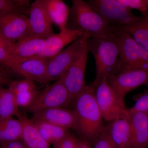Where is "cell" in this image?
<instances>
[{
	"mask_svg": "<svg viewBox=\"0 0 148 148\" xmlns=\"http://www.w3.org/2000/svg\"><path fill=\"white\" fill-rule=\"evenodd\" d=\"M127 119L131 131L130 148H148V115L130 109Z\"/></svg>",
	"mask_w": 148,
	"mask_h": 148,
	"instance_id": "obj_17",
	"label": "cell"
},
{
	"mask_svg": "<svg viewBox=\"0 0 148 148\" xmlns=\"http://www.w3.org/2000/svg\"><path fill=\"white\" fill-rule=\"evenodd\" d=\"M79 148H91L90 144L89 142L84 139L80 140Z\"/></svg>",
	"mask_w": 148,
	"mask_h": 148,
	"instance_id": "obj_36",
	"label": "cell"
},
{
	"mask_svg": "<svg viewBox=\"0 0 148 148\" xmlns=\"http://www.w3.org/2000/svg\"><path fill=\"white\" fill-rule=\"evenodd\" d=\"M145 3L147 11L148 12V0H145Z\"/></svg>",
	"mask_w": 148,
	"mask_h": 148,
	"instance_id": "obj_37",
	"label": "cell"
},
{
	"mask_svg": "<svg viewBox=\"0 0 148 148\" xmlns=\"http://www.w3.org/2000/svg\"><path fill=\"white\" fill-rule=\"evenodd\" d=\"M86 2L110 27L127 26L139 18L118 0H89Z\"/></svg>",
	"mask_w": 148,
	"mask_h": 148,
	"instance_id": "obj_7",
	"label": "cell"
},
{
	"mask_svg": "<svg viewBox=\"0 0 148 148\" xmlns=\"http://www.w3.org/2000/svg\"><path fill=\"white\" fill-rule=\"evenodd\" d=\"M39 92L36 90L14 95L17 106L27 108L34 103Z\"/></svg>",
	"mask_w": 148,
	"mask_h": 148,
	"instance_id": "obj_27",
	"label": "cell"
},
{
	"mask_svg": "<svg viewBox=\"0 0 148 148\" xmlns=\"http://www.w3.org/2000/svg\"></svg>",
	"mask_w": 148,
	"mask_h": 148,
	"instance_id": "obj_40",
	"label": "cell"
},
{
	"mask_svg": "<svg viewBox=\"0 0 148 148\" xmlns=\"http://www.w3.org/2000/svg\"><path fill=\"white\" fill-rule=\"evenodd\" d=\"M67 28L81 31L89 38L107 36L112 34V27L83 0L72 1Z\"/></svg>",
	"mask_w": 148,
	"mask_h": 148,
	"instance_id": "obj_3",
	"label": "cell"
},
{
	"mask_svg": "<svg viewBox=\"0 0 148 148\" xmlns=\"http://www.w3.org/2000/svg\"><path fill=\"white\" fill-rule=\"evenodd\" d=\"M79 139L69 133L66 137L53 144V148H79Z\"/></svg>",
	"mask_w": 148,
	"mask_h": 148,
	"instance_id": "obj_29",
	"label": "cell"
},
{
	"mask_svg": "<svg viewBox=\"0 0 148 148\" xmlns=\"http://www.w3.org/2000/svg\"><path fill=\"white\" fill-rule=\"evenodd\" d=\"M93 144V148H116L106 134V131L98 137Z\"/></svg>",
	"mask_w": 148,
	"mask_h": 148,
	"instance_id": "obj_31",
	"label": "cell"
},
{
	"mask_svg": "<svg viewBox=\"0 0 148 148\" xmlns=\"http://www.w3.org/2000/svg\"><path fill=\"white\" fill-rule=\"evenodd\" d=\"M120 51L119 71L131 69H148V51L126 32L111 27Z\"/></svg>",
	"mask_w": 148,
	"mask_h": 148,
	"instance_id": "obj_5",
	"label": "cell"
},
{
	"mask_svg": "<svg viewBox=\"0 0 148 148\" xmlns=\"http://www.w3.org/2000/svg\"><path fill=\"white\" fill-rule=\"evenodd\" d=\"M3 148H25L22 140L1 143Z\"/></svg>",
	"mask_w": 148,
	"mask_h": 148,
	"instance_id": "obj_33",
	"label": "cell"
},
{
	"mask_svg": "<svg viewBox=\"0 0 148 148\" xmlns=\"http://www.w3.org/2000/svg\"><path fill=\"white\" fill-rule=\"evenodd\" d=\"M105 131L116 148H130L131 131L127 116L110 122Z\"/></svg>",
	"mask_w": 148,
	"mask_h": 148,
	"instance_id": "obj_18",
	"label": "cell"
},
{
	"mask_svg": "<svg viewBox=\"0 0 148 148\" xmlns=\"http://www.w3.org/2000/svg\"><path fill=\"white\" fill-rule=\"evenodd\" d=\"M33 120L43 138L50 145L57 143L70 133L69 130L47 122L38 120Z\"/></svg>",
	"mask_w": 148,
	"mask_h": 148,
	"instance_id": "obj_23",
	"label": "cell"
},
{
	"mask_svg": "<svg viewBox=\"0 0 148 148\" xmlns=\"http://www.w3.org/2000/svg\"><path fill=\"white\" fill-rule=\"evenodd\" d=\"M15 97L8 88L0 87V119L8 118L21 115Z\"/></svg>",
	"mask_w": 148,
	"mask_h": 148,
	"instance_id": "obj_24",
	"label": "cell"
},
{
	"mask_svg": "<svg viewBox=\"0 0 148 148\" xmlns=\"http://www.w3.org/2000/svg\"><path fill=\"white\" fill-rule=\"evenodd\" d=\"M10 60V53L5 49L0 46V63L5 66Z\"/></svg>",
	"mask_w": 148,
	"mask_h": 148,
	"instance_id": "obj_35",
	"label": "cell"
},
{
	"mask_svg": "<svg viewBox=\"0 0 148 148\" xmlns=\"http://www.w3.org/2000/svg\"><path fill=\"white\" fill-rule=\"evenodd\" d=\"M10 78L8 73L5 69L0 67V86L10 84Z\"/></svg>",
	"mask_w": 148,
	"mask_h": 148,
	"instance_id": "obj_34",
	"label": "cell"
},
{
	"mask_svg": "<svg viewBox=\"0 0 148 148\" xmlns=\"http://www.w3.org/2000/svg\"><path fill=\"white\" fill-rule=\"evenodd\" d=\"M48 13L53 24L60 31L67 28L71 9L61 0H44Z\"/></svg>",
	"mask_w": 148,
	"mask_h": 148,
	"instance_id": "obj_21",
	"label": "cell"
},
{
	"mask_svg": "<svg viewBox=\"0 0 148 148\" xmlns=\"http://www.w3.org/2000/svg\"><path fill=\"white\" fill-rule=\"evenodd\" d=\"M8 88L14 95L37 90L34 82L27 79L11 82Z\"/></svg>",
	"mask_w": 148,
	"mask_h": 148,
	"instance_id": "obj_26",
	"label": "cell"
},
{
	"mask_svg": "<svg viewBox=\"0 0 148 148\" xmlns=\"http://www.w3.org/2000/svg\"><path fill=\"white\" fill-rule=\"evenodd\" d=\"M47 59L36 56L11 62L5 66L12 71L41 84L50 82L47 69Z\"/></svg>",
	"mask_w": 148,
	"mask_h": 148,
	"instance_id": "obj_12",
	"label": "cell"
},
{
	"mask_svg": "<svg viewBox=\"0 0 148 148\" xmlns=\"http://www.w3.org/2000/svg\"><path fill=\"white\" fill-rule=\"evenodd\" d=\"M92 84L95 100L103 119L111 122L127 117L128 109L125 106L124 97L118 94L111 87L107 77Z\"/></svg>",
	"mask_w": 148,
	"mask_h": 148,
	"instance_id": "obj_4",
	"label": "cell"
},
{
	"mask_svg": "<svg viewBox=\"0 0 148 148\" xmlns=\"http://www.w3.org/2000/svg\"><path fill=\"white\" fill-rule=\"evenodd\" d=\"M32 119L47 122L68 130L76 128L77 115L75 110L65 108L48 109L34 114Z\"/></svg>",
	"mask_w": 148,
	"mask_h": 148,
	"instance_id": "obj_16",
	"label": "cell"
},
{
	"mask_svg": "<svg viewBox=\"0 0 148 148\" xmlns=\"http://www.w3.org/2000/svg\"><path fill=\"white\" fill-rule=\"evenodd\" d=\"M73 104L77 115L75 130L81 135L82 139L93 144L106 130L103 117L95 100L93 84L86 85L76 98Z\"/></svg>",
	"mask_w": 148,
	"mask_h": 148,
	"instance_id": "obj_1",
	"label": "cell"
},
{
	"mask_svg": "<svg viewBox=\"0 0 148 148\" xmlns=\"http://www.w3.org/2000/svg\"><path fill=\"white\" fill-rule=\"evenodd\" d=\"M108 82L122 97L142 86L148 87V69H124L107 77Z\"/></svg>",
	"mask_w": 148,
	"mask_h": 148,
	"instance_id": "obj_10",
	"label": "cell"
},
{
	"mask_svg": "<svg viewBox=\"0 0 148 148\" xmlns=\"http://www.w3.org/2000/svg\"><path fill=\"white\" fill-rule=\"evenodd\" d=\"M18 119L22 124L21 140L24 145L28 148H49L50 144L43 138L32 119L21 114Z\"/></svg>",
	"mask_w": 148,
	"mask_h": 148,
	"instance_id": "obj_19",
	"label": "cell"
},
{
	"mask_svg": "<svg viewBox=\"0 0 148 148\" xmlns=\"http://www.w3.org/2000/svg\"><path fill=\"white\" fill-rule=\"evenodd\" d=\"M135 101L134 106L130 110L148 115V90L138 95Z\"/></svg>",
	"mask_w": 148,
	"mask_h": 148,
	"instance_id": "obj_28",
	"label": "cell"
},
{
	"mask_svg": "<svg viewBox=\"0 0 148 148\" xmlns=\"http://www.w3.org/2000/svg\"><path fill=\"white\" fill-rule=\"evenodd\" d=\"M87 46L88 52L92 53L95 60L96 75L93 83L118 73L119 48L113 32L107 36L89 38Z\"/></svg>",
	"mask_w": 148,
	"mask_h": 148,
	"instance_id": "obj_2",
	"label": "cell"
},
{
	"mask_svg": "<svg viewBox=\"0 0 148 148\" xmlns=\"http://www.w3.org/2000/svg\"><path fill=\"white\" fill-rule=\"evenodd\" d=\"M87 42L79 55L63 75L64 85L69 92L72 103L83 91L87 85L85 81L88 51Z\"/></svg>",
	"mask_w": 148,
	"mask_h": 148,
	"instance_id": "obj_9",
	"label": "cell"
},
{
	"mask_svg": "<svg viewBox=\"0 0 148 148\" xmlns=\"http://www.w3.org/2000/svg\"><path fill=\"white\" fill-rule=\"evenodd\" d=\"M46 39L27 34L15 43L10 53V60L5 66L11 62L38 56L44 49Z\"/></svg>",
	"mask_w": 148,
	"mask_h": 148,
	"instance_id": "obj_14",
	"label": "cell"
},
{
	"mask_svg": "<svg viewBox=\"0 0 148 148\" xmlns=\"http://www.w3.org/2000/svg\"><path fill=\"white\" fill-rule=\"evenodd\" d=\"M29 3L27 0H0V15L12 12L21 13L30 5Z\"/></svg>",
	"mask_w": 148,
	"mask_h": 148,
	"instance_id": "obj_25",
	"label": "cell"
},
{
	"mask_svg": "<svg viewBox=\"0 0 148 148\" xmlns=\"http://www.w3.org/2000/svg\"><path fill=\"white\" fill-rule=\"evenodd\" d=\"M115 27L127 33L136 42L148 51L147 11L141 13V16L132 24L124 27Z\"/></svg>",
	"mask_w": 148,
	"mask_h": 148,
	"instance_id": "obj_20",
	"label": "cell"
},
{
	"mask_svg": "<svg viewBox=\"0 0 148 148\" xmlns=\"http://www.w3.org/2000/svg\"><path fill=\"white\" fill-rule=\"evenodd\" d=\"M29 14L28 35L46 39L53 34V23L44 0H36L30 4Z\"/></svg>",
	"mask_w": 148,
	"mask_h": 148,
	"instance_id": "obj_11",
	"label": "cell"
},
{
	"mask_svg": "<svg viewBox=\"0 0 148 148\" xmlns=\"http://www.w3.org/2000/svg\"><path fill=\"white\" fill-rule=\"evenodd\" d=\"M29 32L28 17L15 12L0 15V33L7 39L15 43Z\"/></svg>",
	"mask_w": 148,
	"mask_h": 148,
	"instance_id": "obj_13",
	"label": "cell"
},
{
	"mask_svg": "<svg viewBox=\"0 0 148 148\" xmlns=\"http://www.w3.org/2000/svg\"><path fill=\"white\" fill-rule=\"evenodd\" d=\"M72 103L62 76L55 81L53 84L40 91L34 103L25 109L34 114L48 109L66 108Z\"/></svg>",
	"mask_w": 148,
	"mask_h": 148,
	"instance_id": "obj_6",
	"label": "cell"
},
{
	"mask_svg": "<svg viewBox=\"0 0 148 148\" xmlns=\"http://www.w3.org/2000/svg\"></svg>",
	"mask_w": 148,
	"mask_h": 148,
	"instance_id": "obj_39",
	"label": "cell"
},
{
	"mask_svg": "<svg viewBox=\"0 0 148 148\" xmlns=\"http://www.w3.org/2000/svg\"><path fill=\"white\" fill-rule=\"evenodd\" d=\"M22 131V124L19 119H0V143L21 140Z\"/></svg>",
	"mask_w": 148,
	"mask_h": 148,
	"instance_id": "obj_22",
	"label": "cell"
},
{
	"mask_svg": "<svg viewBox=\"0 0 148 148\" xmlns=\"http://www.w3.org/2000/svg\"><path fill=\"white\" fill-rule=\"evenodd\" d=\"M83 34V33L81 31L68 28L60 31V33L58 34H53L46 39L44 49L37 56L47 60L50 59Z\"/></svg>",
	"mask_w": 148,
	"mask_h": 148,
	"instance_id": "obj_15",
	"label": "cell"
},
{
	"mask_svg": "<svg viewBox=\"0 0 148 148\" xmlns=\"http://www.w3.org/2000/svg\"><path fill=\"white\" fill-rule=\"evenodd\" d=\"M88 38L87 35L83 34L61 52L48 59L47 73L49 81L57 80L63 76Z\"/></svg>",
	"mask_w": 148,
	"mask_h": 148,
	"instance_id": "obj_8",
	"label": "cell"
},
{
	"mask_svg": "<svg viewBox=\"0 0 148 148\" xmlns=\"http://www.w3.org/2000/svg\"><path fill=\"white\" fill-rule=\"evenodd\" d=\"M119 2L127 8L137 10L141 13L147 12L145 0H118Z\"/></svg>",
	"mask_w": 148,
	"mask_h": 148,
	"instance_id": "obj_30",
	"label": "cell"
},
{
	"mask_svg": "<svg viewBox=\"0 0 148 148\" xmlns=\"http://www.w3.org/2000/svg\"><path fill=\"white\" fill-rule=\"evenodd\" d=\"M15 43L12 42L3 36L0 33V46L5 49L10 53L13 49Z\"/></svg>",
	"mask_w": 148,
	"mask_h": 148,
	"instance_id": "obj_32",
	"label": "cell"
},
{
	"mask_svg": "<svg viewBox=\"0 0 148 148\" xmlns=\"http://www.w3.org/2000/svg\"><path fill=\"white\" fill-rule=\"evenodd\" d=\"M25 148H27V147H26V146H25Z\"/></svg>",
	"mask_w": 148,
	"mask_h": 148,
	"instance_id": "obj_38",
	"label": "cell"
}]
</instances>
